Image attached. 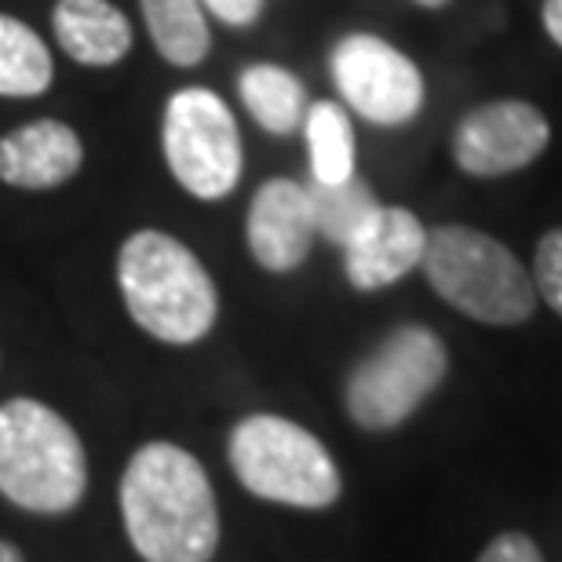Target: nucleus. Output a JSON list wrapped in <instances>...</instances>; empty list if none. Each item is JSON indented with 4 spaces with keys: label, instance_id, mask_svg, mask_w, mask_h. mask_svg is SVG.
Returning <instances> with one entry per match:
<instances>
[{
    "label": "nucleus",
    "instance_id": "f257e3e1",
    "mask_svg": "<svg viewBox=\"0 0 562 562\" xmlns=\"http://www.w3.org/2000/svg\"><path fill=\"white\" fill-rule=\"evenodd\" d=\"M121 519L143 562H212L220 508L194 453L176 442H146L121 475Z\"/></svg>",
    "mask_w": 562,
    "mask_h": 562
},
{
    "label": "nucleus",
    "instance_id": "f03ea898",
    "mask_svg": "<svg viewBox=\"0 0 562 562\" xmlns=\"http://www.w3.org/2000/svg\"><path fill=\"white\" fill-rule=\"evenodd\" d=\"M117 285L132 322L161 344H198L220 318L216 281L194 249L165 231L128 234L117 252Z\"/></svg>",
    "mask_w": 562,
    "mask_h": 562
},
{
    "label": "nucleus",
    "instance_id": "7ed1b4c3",
    "mask_svg": "<svg viewBox=\"0 0 562 562\" xmlns=\"http://www.w3.org/2000/svg\"><path fill=\"white\" fill-rule=\"evenodd\" d=\"M88 457L74 424L37 398L0 406V493L22 512L66 515L85 501Z\"/></svg>",
    "mask_w": 562,
    "mask_h": 562
},
{
    "label": "nucleus",
    "instance_id": "20e7f679",
    "mask_svg": "<svg viewBox=\"0 0 562 562\" xmlns=\"http://www.w3.org/2000/svg\"><path fill=\"white\" fill-rule=\"evenodd\" d=\"M424 274L449 307L486 325H519L533 314L537 289L508 245L471 227L427 231Z\"/></svg>",
    "mask_w": 562,
    "mask_h": 562
},
{
    "label": "nucleus",
    "instance_id": "39448f33",
    "mask_svg": "<svg viewBox=\"0 0 562 562\" xmlns=\"http://www.w3.org/2000/svg\"><path fill=\"white\" fill-rule=\"evenodd\" d=\"M234 475L252 497L289 508H329L340 497V471L307 427L274 413H252L231 431Z\"/></svg>",
    "mask_w": 562,
    "mask_h": 562
},
{
    "label": "nucleus",
    "instance_id": "423d86ee",
    "mask_svg": "<svg viewBox=\"0 0 562 562\" xmlns=\"http://www.w3.org/2000/svg\"><path fill=\"white\" fill-rule=\"evenodd\" d=\"M161 150L176 183L201 201H223L241 179V132L231 106L212 88H179L168 95Z\"/></svg>",
    "mask_w": 562,
    "mask_h": 562
},
{
    "label": "nucleus",
    "instance_id": "0eeeda50",
    "mask_svg": "<svg viewBox=\"0 0 562 562\" xmlns=\"http://www.w3.org/2000/svg\"><path fill=\"white\" fill-rule=\"evenodd\" d=\"M446 347L424 325H402L347 380V413L366 431L398 427L442 384Z\"/></svg>",
    "mask_w": 562,
    "mask_h": 562
},
{
    "label": "nucleus",
    "instance_id": "6e6552de",
    "mask_svg": "<svg viewBox=\"0 0 562 562\" xmlns=\"http://www.w3.org/2000/svg\"><path fill=\"white\" fill-rule=\"evenodd\" d=\"M333 81L344 103L373 125L395 128L420 114L424 74L420 66L376 33H347L329 59Z\"/></svg>",
    "mask_w": 562,
    "mask_h": 562
},
{
    "label": "nucleus",
    "instance_id": "1a4fd4ad",
    "mask_svg": "<svg viewBox=\"0 0 562 562\" xmlns=\"http://www.w3.org/2000/svg\"><path fill=\"white\" fill-rule=\"evenodd\" d=\"M548 139H552V125L533 103L497 99L460 117L453 132V157L468 176H508L537 161Z\"/></svg>",
    "mask_w": 562,
    "mask_h": 562
},
{
    "label": "nucleus",
    "instance_id": "9d476101",
    "mask_svg": "<svg viewBox=\"0 0 562 562\" xmlns=\"http://www.w3.org/2000/svg\"><path fill=\"white\" fill-rule=\"evenodd\" d=\"M252 260L271 274H289L311 256V245L318 238L314 227V205L307 187L296 179H267L256 190L249 220H245Z\"/></svg>",
    "mask_w": 562,
    "mask_h": 562
},
{
    "label": "nucleus",
    "instance_id": "9b49d317",
    "mask_svg": "<svg viewBox=\"0 0 562 562\" xmlns=\"http://www.w3.org/2000/svg\"><path fill=\"white\" fill-rule=\"evenodd\" d=\"M81 165L85 143L66 121L41 117L0 136V183L15 190H55L70 183Z\"/></svg>",
    "mask_w": 562,
    "mask_h": 562
},
{
    "label": "nucleus",
    "instance_id": "f8f14e48",
    "mask_svg": "<svg viewBox=\"0 0 562 562\" xmlns=\"http://www.w3.org/2000/svg\"><path fill=\"white\" fill-rule=\"evenodd\" d=\"M427 231L409 209L380 205L373 223L347 245V281L362 292L395 285L424 263Z\"/></svg>",
    "mask_w": 562,
    "mask_h": 562
},
{
    "label": "nucleus",
    "instance_id": "ddd939ff",
    "mask_svg": "<svg viewBox=\"0 0 562 562\" xmlns=\"http://www.w3.org/2000/svg\"><path fill=\"white\" fill-rule=\"evenodd\" d=\"M52 30L66 59L77 66H95V70L125 63L136 41L125 11L110 0H55Z\"/></svg>",
    "mask_w": 562,
    "mask_h": 562
},
{
    "label": "nucleus",
    "instance_id": "4468645a",
    "mask_svg": "<svg viewBox=\"0 0 562 562\" xmlns=\"http://www.w3.org/2000/svg\"><path fill=\"white\" fill-rule=\"evenodd\" d=\"M238 95L245 110L271 136H289L307 117V88L292 70L278 63H252L238 77Z\"/></svg>",
    "mask_w": 562,
    "mask_h": 562
},
{
    "label": "nucleus",
    "instance_id": "2eb2a0df",
    "mask_svg": "<svg viewBox=\"0 0 562 562\" xmlns=\"http://www.w3.org/2000/svg\"><path fill=\"white\" fill-rule=\"evenodd\" d=\"M146 33L168 66L190 70L212 52V30L201 0H139Z\"/></svg>",
    "mask_w": 562,
    "mask_h": 562
},
{
    "label": "nucleus",
    "instance_id": "dca6fc26",
    "mask_svg": "<svg viewBox=\"0 0 562 562\" xmlns=\"http://www.w3.org/2000/svg\"><path fill=\"white\" fill-rule=\"evenodd\" d=\"M55 81L52 48L30 22L0 11V99H37Z\"/></svg>",
    "mask_w": 562,
    "mask_h": 562
},
{
    "label": "nucleus",
    "instance_id": "f3484780",
    "mask_svg": "<svg viewBox=\"0 0 562 562\" xmlns=\"http://www.w3.org/2000/svg\"><path fill=\"white\" fill-rule=\"evenodd\" d=\"M314 183H344L355 176V128L340 103L322 99L303 117Z\"/></svg>",
    "mask_w": 562,
    "mask_h": 562
},
{
    "label": "nucleus",
    "instance_id": "a211bd4d",
    "mask_svg": "<svg viewBox=\"0 0 562 562\" xmlns=\"http://www.w3.org/2000/svg\"><path fill=\"white\" fill-rule=\"evenodd\" d=\"M307 194L314 205V227L340 249H347L380 212L373 190L358 176L344 179V183H311Z\"/></svg>",
    "mask_w": 562,
    "mask_h": 562
},
{
    "label": "nucleus",
    "instance_id": "6ab92c4d",
    "mask_svg": "<svg viewBox=\"0 0 562 562\" xmlns=\"http://www.w3.org/2000/svg\"><path fill=\"white\" fill-rule=\"evenodd\" d=\"M533 289L548 300V307L562 314V231H548L537 245Z\"/></svg>",
    "mask_w": 562,
    "mask_h": 562
},
{
    "label": "nucleus",
    "instance_id": "aec40b11",
    "mask_svg": "<svg viewBox=\"0 0 562 562\" xmlns=\"http://www.w3.org/2000/svg\"><path fill=\"white\" fill-rule=\"evenodd\" d=\"M267 0H201V8L209 11L212 19H220L223 26L234 30H249L260 22Z\"/></svg>",
    "mask_w": 562,
    "mask_h": 562
},
{
    "label": "nucleus",
    "instance_id": "412c9836",
    "mask_svg": "<svg viewBox=\"0 0 562 562\" xmlns=\"http://www.w3.org/2000/svg\"><path fill=\"white\" fill-rule=\"evenodd\" d=\"M479 562H544V559L526 533H501L497 541L479 555Z\"/></svg>",
    "mask_w": 562,
    "mask_h": 562
},
{
    "label": "nucleus",
    "instance_id": "4be33fe9",
    "mask_svg": "<svg viewBox=\"0 0 562 562\" xmlns=\"http://www.w3.org/2000/svg\"><path fill=\"white\" fill-rule=\"evenodd\" d=\"M544 30H548V37H552L559 48H562V0H544Z\"/></svg>",
    "mask_w": 562,
    "mask_h": 562
},
{
    "label": "nucleus",
    "instance_id": "5701e85b",
    "mask_svg": "<svg viewBox=\"0 0 562 562\" xmlns=\"http://www.w3.org/2000/svg\"><path fill=\"white\" fill-rule=\"evenodd\" d=\"M0 562H26V559H22V552L11 541H0Z\"/></svg>",
    "mask_w": 562,
    "mask_h": 562
},
{
    "label": "nucleus",
    "instance_id": "b1692460",
    "mask_svg": "<svg viewBox=\"0 0 562 562\" xmlns=\"http://www.w3.org/2000/svg\"><path fill=\"white\" fill-rule=\"evenodd\" d=\"M413 4H420V8H446L449 0H413Z\"/></svg>",
    "mask_w": 562,
    "mask_h": 562
}]
</instances>
